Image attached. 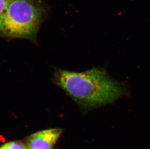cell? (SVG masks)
Instances as JSON below:
<instances>
[{
  "label": "cell",
  "mask_w": 150,
  "mask_h": 149,
  "mask_svg": "<svg viewBox=\"0 0 150 149\" xmlns=\"http://www.w3.org/2000/svg\"><path fill=\"white\" fill-rule=\"evenodd\" d=\"M0 149H29L22 143L18 141L10 142L6 143L0 148Z\"/></svg>",
  "instance_id": "4"
},
{
  "label": "cell",
  "mask_w": 150,
  "mask_h": 149,
  "mask_svg": "<svg viewBox=\"0 0 150 149\" xmlns=\"http://www.w3.org/2000/svg\"></svg>",
  "instance_id": "6"
},
{
  "label": "cell",
  "mask_w": 150,
  "mask_h": 149,
  "mask_svg": "<svg viewBox=\"0 0 150 149\" xmlns=\"http://www.w3.org/2000/svg\"><path fill=\"white\" fill-rule=\"evenodd\" d=\"M62 132L60 129L54 128L32 134L27 140L29 149H52Z\"/></svg>",
  "instance_id": "3"
},
{
  "label": "cell",
  "mask_w": 150,
  "mask_h": 149,
  "mask_svg": "<svg viewBox=\"0 0 150 149\" xmlns=\"http://www.w3.org/2000/svg\"><path fill=\"white\" fill-rule=\"evenodd\" d=\"M13 0H0V14L4 10L7 5Z\"/></svg>",
  "instance_id": "5"
},
{
  "label": "cell",
  "mask_w": 150,
  "mask_h": 149,
  "mask_svg": "<svg viewBox=\"0 0 150 149\" xmlns=\"http://www.w3.org/2000/svg\"><path fill=\"white\" fill-rule=\"evenodd\" d=\"M44 12L39 0H13L0 14V36L35 41Z\"/></svg>",
  "instance_id": "2"
},
{
  "label": "cell",
  "mask_w": 150,
  "mask_h": 149,
  "mask_svg": "<svg viewBox=\"0 0 150 149\" xmlns=\"http://www.w3.org/2000/svg\"><path fill=\"white\" fill-rule=\"evenodd\" d=\"M54 82L83 110L112 103L128 93L122 83L112 79L100 68L82 72L57 69Z\"/></svg>",
  "instance_id": "1"
}]
</instances>
